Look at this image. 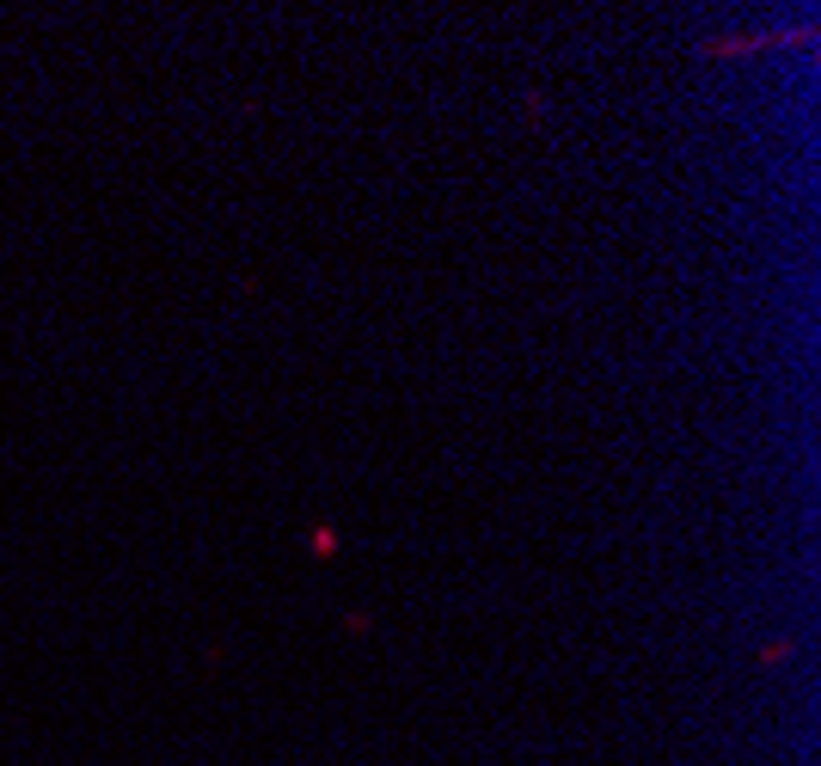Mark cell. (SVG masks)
<instances>
[{
	"label": "cell",
	"instance_id": "1",
	"mask_svg": "<svg viewBox=\"0 0 821 766\" xmlns=\"http://www.w3.org/2000/svg\"><path fill=\"white\" fill-rule=\"evenodd\" d=\"M313 552L332 558V552H337V528H313Z\"/></svg>",
	"mask_w": 821,
	"mask_h": 766
}]
</instances>
